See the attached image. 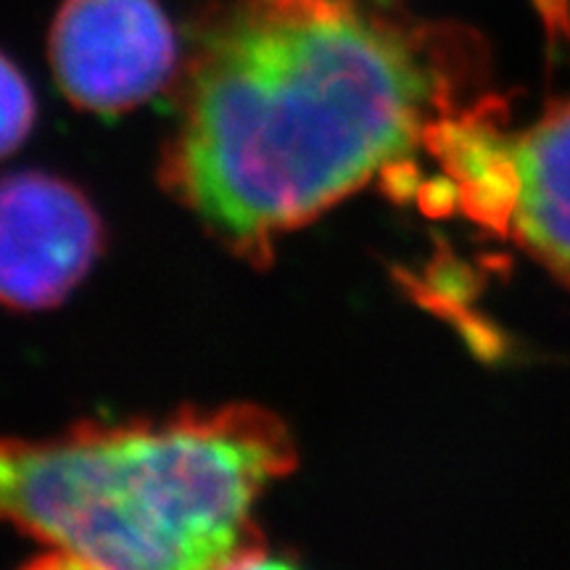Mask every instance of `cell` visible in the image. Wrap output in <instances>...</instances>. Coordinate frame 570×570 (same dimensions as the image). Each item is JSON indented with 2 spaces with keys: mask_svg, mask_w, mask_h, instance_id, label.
Listing matches in <instances>:
<instances>
[{
  "mask_svg": "<svg viewBox=\"0 0 570 570\" xmlns=\"http://www.w3.org/2000/svg\"><path fill=\"white\" fill-rule=\"evenodd\" d=\"M465 35L404 0H227L183 82L161 180L252 265L483 92Z\"/></svg>",
  "mask_w": 570,
  "mask_h": 570,
  "instance_id": "1",
  "label": "cell"
},
{
  "mask_svg": "<svg viewBox=\"0 0 570 570\" xmlns=\"http://www.w3.org/2000/svg\"><path fill=\"white\" fill-rule=\"evenodd\" d=\"M296 468L288 428L256 404L6 441L11 523L90 570H219L259 544L254 508Z\"/></svg>",
  "mask_w": 570,
  "mask_h": 570,
  "instance_id": "2",
  "label": "cell"
},
{
  "mask_svg": "<svg viewBox=\"0 0 570 570\" xmlns=\"http://www.w3.org/2000/svg\"><path fill=\"white\" fill-rule=\"evenodd\" d=\"M423 154L452 209L570 285V98L510 130L483 92L431 127Z\"/></svg>",
  "mask_w": 570,
  "mask_h": 570,
  "instance_id": "3",
  "label": "cell"
},
{
  "mask_svg": "<svg viewBox=\"0 0 570 570\" xmlns=\"http://www.w3.org/2000/svg\"><path fill=\"white\" fill-rule=\"evenodd\" d=\"M48 56L71 104L117 114L173 80L177 38L159 0H63Z\"/></svg>",
  "mask_w": 570,
  "mask_h": 570,
  "instance_id": "4",
  "label": "cell"
},
{
  "mask_svg": "<svg viewBox=\"0 0 570 570\" xmlns=\"http://www.w3.org/2000/svg\"><path fill=\"white\" fill-rule=\"evenodd\" d=\"M104 227L75 185L46 173L9 175L0 190V294L19 312L71 294L101 254Z\"/></svg>",
  "mask_w": 570,
  "mask_h": 570,
  "instance_id": "5",
  "label": "cell"
},
{
  "mask_svg": "<svg viewBox=\"0 0 570 570\" xmlns=\"http://www.w3.org/2000/svg\"><path fill=\"white\" fill-rule=\"evenodd\" d=\"M0 96H3V154H13L35 125V96L27 77L11 59H3Z\"/></svg>",
  "mask_w": 570,
  "mask_h": 570,
  "instance_id": "6",
  "label": "cell"
},
{
  "mask_svg": "<svg viewBox=\"0 0 570 570\" xmlns=\"http://www.w3.org/2000/svg\"><path fill=\"white\" fill-rule=\"evenodd\" d=\"M219 570H296V568L291 566V562L267 554L262 547H254V550L238 554V558L230 560Z\"/></svg>",
  "mask_w": 570,
  "mask_h": 570,
  "instance_id": "7",
  "label": "cell"
},
{
  "mask_svg": "<svg viewBox=\"0 0 570 570\" xmlns=\"http://www.w3.org/2000/svg\"><path fill=\"white\" fill-rule=\"evenodd\" d=\"M21 570H90V568L77 558H71V554H67V552L51 550V552L40 554L38 560H32L30 566H24Z\"/></svg>",
  "mask_w": 570,
  "mask_h": 570,
  "instance_id": "8",
  "label": "cell"
}]
</instances>
